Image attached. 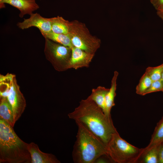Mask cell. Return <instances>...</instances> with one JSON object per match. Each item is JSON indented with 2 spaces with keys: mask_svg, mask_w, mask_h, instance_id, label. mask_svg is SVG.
Returning <instances> with one entry per match:
<instances>
[{
  "mask_svg": "<svg viewBox=\"0 0 163 163\" xmlns=\"http://www.w3.org/2000/svg\"></svg>",
  "mask_w": 163,
  "mask_h": 163,
  "instance_id": "83f0119b",
  "label": "cell"
},
{
  "mask_svg": "<svg viewBox=\"0 0 163 163\" xmlns=\"http://www.w3.org/2000/svg\"><path fill=\"white\" fill-rule=\"evenodd\" d=\"M159 145L151 149L142 154L140 156L138 163H158Z\"/></svg>",
  "mask_w": 163,
  "mask_h": 163,
  "instance_id": "ac0fdd59",
  "label": "cell"
},
{
  "mask_svg": "<svg viewBox=\"0 0 163 163\" xmlns=\"http://www.w3.org/2000/svg\"><path fill=\"white\" fill-rule=\"evenodd\" d=\"M9 4L18 9L19 16L22 18L26 14L30 15L39 8L36 0H3L0 3V8L5 7V4Z\"/></svg>",
  "mask_w": 163,
  "mask_h": 163,
  "instance_id": "30bf717a",
  "label": "cell"
},
{
  "mask_svg": "<svg viewBox=\"0 0 163 163\" xmlns=\"http://www.w3.org/2000/svg\"><path fill=\"white\" fill-rule=\"evenodd\" d=\"M3 0H0V3H1Z\"/></svg>",
  "mask_w": 163,
  "mask_h": 163,
  "instance_id": "484cf974",
  "label": "cell"
},
{
  "mask_svg": "<svg viewBox=\"0 0 163 163\" xmlns=\"http://www.w3.org/2000/svg\"><path fill=\"white\" fill-rule=\"evenodd\" d=\"M159 91H163V84L161 79L153 81L150 87L144 92L143 95Z\"/></svg>",
  "mask_w": 163,
  "mask_h": 163,
  "instance_id": "44dd1931",
  "label": "cell"
},
{
  "mask_svg": "<svg viewBox=\"0 0 163 163\" xmlns=\"http://www.w3.org/2000/svg\"><path fill=\"white\" fill-rule=\"evenodd\" d=\"M119 75L118 72H114L111 81V87L105 97V109L104 114L108 117L111 118L110 112L111 108L115 104L114 98L116 96L117 81Z\"/></svg>",
  "mask_w": 163,
  "mask_h": 163,
  "instance_id": "7c38bea8",
  "label": "cell"
},
{
  "mask_svg": "<svg viewBox=\"0 0 163 163\" xmlns=\"http://www.w3.org/2000/svg\"><path fill=\"white\" fill-rule=\"evenodd\" d=\"M27 19H24L22 22L17 23L18 28L24 30L32 27L38 28L40 32H49L51 31L50 18L43 17L40 14L32 13Z\"/></svg>",
  "mask_w": 163,
  "mask_h": 163,
  "instance_id": "ba28073f",
  "label": "cell"
},
{
  "mask_svg": "<svg viewBox=\"0 0 163 163\" xmlns=\"http://www.w3.org/2000/svg\"><path fill=\"white\" fill-rule=\"evenodd\" d=\"M68 116L83 125L106 146L112 135L117 131L111 119L107 117L93 101L88 97Z\"/></svg>",
  "mask_w": 163,
  "mask_h": 163,
  "instance_id": "6da1fadb",
  "label": "cell"
},
{
  "mask_svg": "<svg viewBox=\"0 0 163 163\" xmlns=\"http://www.w3.org/2000/svg\"><path fill=\"white\" fill-rule=\"evenodd\" d=\"M106 148L107 155L117 163H138L142 150L122 139L117 131L112 135Z\"/></svg>",
  "mask_w": 163,
  "mask_h": 163,
  "instance_id": "277c9868",
  "label": "cell"
},
{
  "mask_svg": "<svg viewBox=\"0 0 163 163\" xmlns=\"http://www.w3.org/2000/svg\"><path fill=\"white\" fill-rule=\"evenodd\" d=\"M0 118L13 127L16 123L12 108L7 98L4 97H0Z\"/></svg>",
  "mask_w": 163,
  "mask_h": 163,
  "instance_id": "4fadbf2b",
  "label": "cell"
},
{
  "mask_svg": "<svg viewBox=\"0 0 163 163\" xmlns=\"http://www.w3.org/2000/svg\"><path fill=\"white\" fill-rule=\"evenodd\" d=\"M45 38L44 53L46 59L57 71L63 72L69 69L72 48Z\"/></svg>",
  "mask_w": 163,
  "mask_h": 163,
  "instance_id": "52a82bcc",
  "label": "cell"
},
{
  "mask_svg": "<svg viewBox=\"0 0 163 163\" xmlns=\"http://www.w3.org/2000/svg\"><path fill=\"white\" fill-rule=\"evenodd\" d=\"M28 145L19 137L13 127L0 119V163H31Z\"/></svg>",
  "mask_w": 163,
  "mask_h": 163,
  "instance_id": "7a4b0ae2",
  "label": "cell"
},
{
  "mask_svg": "<svg viewBox=\"0 0 163 163\" xmlns=\"http://www.w3.org/2000/svg\"><path fill=\"white\" fill-rule=\"evenodd\" d=\"M45 38H48L54 42L71 48L73 47L68 34H58L51 31L40 32Z\"/></svg>",
  "mask_w": 163,
  "mask_h": 163,
  "instance_id": "e0dca14e",
  "label": "cell"
},
{
  "mask_svg": "<svg viewBox=\"0 0 163 163\" xmlns=\"http://www.w3.org/2000/svg\"><path fill=\"white\" fill-rule=\"evenodd\" d=\"M73 47L95 55L100 48L101 40L92 36L85 24L78 21L70 22L68 34Z\"/></svg>",
  "mask_w": 163,
  "mask_h": 163,
  "instance_id": "8992f818",
  "label": "cell"
},
{
  "mask_svg": "<svg viewBox=\"0 0 163 163\" xmlns=\"http://www.w3.org/2000/svg\"><path fill=\"white\" fill-rule=\"evenodd\" d=\"M156 10L157 15L163 20V6L159 7Z\"/></svg>",
  "mask_w": 163,
  "mask_h": 163,
  "instance_id": "cb8c5ba5",
  "label": "cell"
},
{
  "mask_svg": "<svg viewBox=\"0 0 163 163\" xmlns=\"http://www.w3.org/2000/svg\"><path fill=\"white\" fill-rule=\"evenodd\" d=\"M28 148L31 157V163H60L55 155L42 152L38 145L33 142L28 143Z\"/></svg>",
  "mask_w": 163,
  "mask_h": 163,
  "instance_id": "8fae6325",
  "label": "cell"
},
{
  "mask_svg": "<svg viewBox=\"0 0 163 163\" xmlns=\"http://www.w3.org/2000/svg\"><path fill=\"white\" fill-rule=\"evenodd\" d=\"M161 143L163 144V142Z\"/></svg>",
  "mask_w": 163,
  "mask_h": 163,
  "instance_id": "4316f807",
  "label": "cell"
},
{
  "mask_svg": "<svg viewBox=\"0 0 163 163\" xmlns=\"http://www.w3.org/2000/svg\"><path fill=\"white\" fill-rule=\"evenodd\" d=\"M109 90V88L98 86L92 90L91 94L88 97L100 108L104 113L105 109V97Z\"/></svg>",
  "mask_w": 163,
  "mask_h": 163,
  "instance_id": "9a60e30c",
  "label": "cell"
},
{
  "mask_svg": "<svg viewBox=\"0 0 163 163\" xmlns=\"http://www.w3.org/2000/svg\"><path fill=\"white\" fill-rule=\"evenodd\" d=\"M161 80L163 84V72L162 74Z\"/></svg>",
  "mask_w": 163,
  "mask_h": 163,
  "instance_id": "d4e9b609",
  "label": "cell"
},
{
  "mask_svg": "<svg viewBox=\"0 0 163 163\" xmlns=\"http://www.w3.org/2000/svg\"><path fill=\"white\" fill-rule=\"evenodd\" d=\"M94 54L88 53L81 49L73 47L72 48V54L70 60L69 69L75 70L84 68L88 67Z\"/></svg>",
  "mask_w": 163,
  "mask_h": 163,
  "instance_id": "9c48e42d",
  "label": "cell"
},
{
  "mask_svg": "<svg viewBox=\"0 0 163 163\" xmlns=\"http://www.w3.org/2000/svg\"><path fill=\"white\" fill-rule=\"evenodd\" d=\"M0 97L7 98L12 108L16 122L24 112L26 102L15 75L9 73L5 75H0Z\"/></svg>",
  "mask_w": 163,
  "mask_h": 163,
  "instance_id": "5b68a950",
  "label": "cell"
},
{
  "mask_svg": "<svg viewBox=\"0 0 163 163\" xmlns=\"http://www.w3.org/2000/svg\"><path fill=\"white\" fill-rule=\"evenodd\" d=\"M72 152L75 163H94L99 157L107 155L106 146L80 123Z\"/></svg>",
  "mask_w": 163,
  "mask_h": 163,
  "instance_id": "3957f363",
  "label": "cell"
},
{
  "mask_svg": "<svg viewBox=\"0 0 163 163\" xmlns=\"http://www.w3.org/2000/svg\"><path fill=\"white\" fill-rule=\"evenodd\" d=\"M152 81L145 72L140 78L136 88V92L138 94L143 95L144 92L151 86Z\"/></svg>",
  "mask_w": 163,
  "mask_h": 163,
  "instance_id": "d6986e66",
  "label": "cell"
},
{
  "mask_svg": "<svg viewBox=\"0 0 163 163\" xmlns=\"http://www.w3.org/2000/svg\"><path fill=\"white\" fill-rule=\"evenodd\" d=\"M163 142V117L157 123L149 144L142 148L141 155L151 149L159 145Z\"/></svg>",
  "mask_w": 163,
  "mask_h": 163,
  "instance_id": "5bb4252c",
  "label": "cell"
},
{
  "mask_svg": "<svg viewBox=\"0 0 163 163\" xmlns=\"http://www.w3.org/2000/svg\"><path fill=\"white\" fill-rule=\"evenodd\" d=\"M150 2L156 10L163 6V0H150Z\"/></svg>",
  "mask_w": 163,
  "mask_h": 163,
  "instance_id": "603a6c76",
  "label": "cell"
},
{
  "mask_svg": "<svg viewBox=\"0 0 163 163\" xmlns=\"http://www.w3.org/2000/svg\"><path fill=\"white\" fill-rule=\"evenodd\" d=\"M145 72L149 75L152 81L161 79L163 72V63L156 67H147Z\"/></svg>",
  "mask_w": 163,
  "mask_h": 163,
  "instance_id": "ffe728a7",
  "label": "cell"
},
{
  "mask_svg": "<svg viewBox=\"0 0 163 163\" xmlns=\"http://www.w3.org/2000/svg\"><path fill=\"white\" fill-rule=\"evenodd\" d=\"M50 19L52 31L58 34H69L70 27V21L59 16L50 18Z\"/></svg>",
  "mask_w": 163,
  "mask_h": 163,
  "instance_id": "2e32d148",
  "label": "cell"
},
{
  "mask_svg": "<svg viewBox=\"0 0 163 163\" xmlns=\"http://www.w3.org/2000/svg\"><path fill=\"white\" fill-rule=\"evenodd\" d=\"M158 163H163V144L162 143L158 146Z\"/></svg>",
  "mask_w": 163,
  "mask_h": 163,
  "instance_id": "7402d4cb",
  "label": "cell"
}]
</instances>
